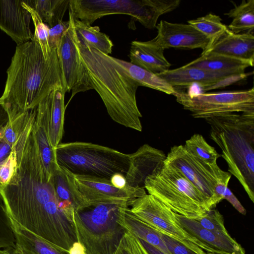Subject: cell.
<instances>
[{
  "label": "cell",
  "mask_w": 254,
  "mask_h": 254,
  "mask_svg": "<svg viewBox=\"0 0 254 254\" xmlns=\"http://www.w3.org/2000/svg\"><path fill=\"white\" fill-rule=\"evenodd\" d=\"M35 115L29 113L13 145L14 170L0 186L9 216L28 230L68 254L77 242L73 223L59 206L52 176L43 163L35 134Z\"/></svg>",
  "instance_id": "1"
},
{
  "label": "cell",
  "mask_w": 254,
  "mask_h": 254,
  "mask_svg": "<svg viewBox=\"0 0 254 254\" xmlns=\"http://www.w3.org/2000/svg\"><path fill=\"white\" fill-rule=\"evenodd\" d=\"M6 72L0 102L9 122L36 108L56 88L64 87L57 50H52L46 60L40 46L32 40L17 45Z\"/></svg>",
  "instance_id": "2"
},
{
  "label": "cell",
  "mask_w": 254,
  "mask_h": 254,
  "mask_svg": "<svg viewBox=\"0 0 254 254\" xmlns=\"http://www.w3.org/2000/svg\"><path fill=\"white\" fill-rule=\"evenodd\" d=\"M76 43L93 89L99 95L111 119L127 127L141 131L142 115L136 98L138 84L110 56L86 46L77 35Z\"/></svg>",
  "instance_id": "3"
},
{
  "label": "cell",
  "mask_w": 254,
  "mask_h": 254,
  "mask_svg": "<svg viewBox=\"0 0 254 254\" xmlns=\"http://www.w3.org/2000/svg\"><path fill=\"white\" fill-rule=\"evenodd\" d=\"M210 137L220 147L228 172L254 202V112L230 113L205 119Z\"/></svg>",
  "instance_id": "4"
},
{
  "label": "cell",
  "mask_w": 254,
  "mask_h": 254,
  "mask_svg": "<svg viewBox=\"0 0 254 254\" xmlns=\"http://www.w3.org/2000/svg\"><path fill=\"white\" fill-rule=\"evenodd\" d=\"M55 151L59 166L75 175L110 180L116 173L126 176L130 164V154L90 142L60 143Z\"/></svg>",
  "instance_id": "5"
},
{
  "label": "cell",
  "mask_w": 254,
  "mask_h": 254,
  "mask_svg": "<svg viewBox=\"0 0 254 254\" xmlns=\"http://www.w3.org/2000/svg\"><path fill=\"white\" fill-rule=\"evenodd\" d=\"M128 201L103 203L76 212L73 222L77 242L87 254H114L125 230L118 222L121 208Z\"/></svg>",
  "instance_id": "6"
},
{
  "label": "cell",
  "mask_w": 254,
  "mask_h": 254,
  "mask_svg": "<svg viewBox=\"0 0 254 254\" xmlns=\"http://www.w3.org/2000/svg\"><path fill=\"white\" fill-rule=\"evenodd\" d=\"M144 188L174 212L195 219L210 210L208 199L176 167L164 164L146 177Z\"/></svg>",
  "instance_id": "7"
},
{
  "label": "cell",
  "mask_w": 254,
  "mask_h": 254,
  "mask_svg": "<svg viewBox=\"0 0 254 254\" xmlns=\"http://www.w3.org/2000/svg\"><path fill=\"white\" fill-rule=\"evenodd\" d=\"M180 0H70L74 18L91 25L108 15L131 16L145 28L153 29L158 18L177 8Z\"/></svg>",
  "instance_id": "8"
},
{
  "label": "cell",
  "mask_w": 254,
  "mask_h": 254,
  "mask_svg": "<svg viewBox=\"0 0 254 254\" xmlns=\"http://www.w3.org/2000/svg\"><path fill=\"white\" fill-rule=\"evenodd\" d=\"M173 95L194 118L207 119L230 113L254 112V89L191 94L176 89Z\"/></svg>",
  "instance_id": "9"
},
{
  "label": "cell",
  "mask_w": 254,
  "mask_h": 254,
  "mask_svg": "<svg viewBox=\"0 0 254 254\" xmlns=\"http://www.w3.org/2000/svg\"><path fill=\"white\" fill-rule=\"evenodd\" d=\"M164 163L178 170L208 199L211 209L218 204L215 189L219 183H229L232 175L222 170L217 163L207 164L196 158L183 145L172 147Z\"/></svg>",
  "instance_id": "10"
},
{
  "label": "cell",
  "mask_w": 254,
  "mask_h": 254,
  "mask_svg": "<svg viewBox=\"0 0 254 254\" xmlns=\"http://www.w3.org/2000/svg\"><path fill=\"white\" fill-rule=\"evenodd\" d=\"M70 25L57 49L64 88L71 91L69 101L78 93L93 89L87 71L79 57L76 43L77 34L73 17L69 11Z\"/></svg>",
  "instance_id": "11"
},
{
  "label": "cell",
  "mask_w": 254,
  "mask_h": 254,
  "mask_svg": "<svg viewBox=\"0 0 254 254\" xmlns=\"http://www.w3.org/2000/svg\"><path fill=\"white\" fill-rule=\"evenodd\" d=\"M129 206L135 216L161 233L184 243L194 244L178 223L176 213L154 196L146 194L134 198L129 202Z\"/></svg>",
  "instance_id": "12"
},
{
  "label": "cell",
  "mask_w": 254,
  "mask_h": 254,
  "mask_svg": "<svg viewBox=\"0 0 254 254\" xmlns=\"http://www.w3.org/2000/svg\"><path fill=\"white\" fill-rule=\"evenodd\" d=\"M73 175V174H72ZM77 189L89 206L103 203L128 201L146 194L144 188L115 187L110 180L95 177L73 175Z\"/></svg>",
  "instance_id": "13"
},
{
  "label": "cell",
  "mask_w": 254,
  "mask_h": 254,
  "mask_svg": "<svg viewBox=\"0 0 254 254\" xmlns=\"http://www.w3.org/2000/svg\"><path fill=\"white\" fill-rule=\"evenodd\" d=\"M175 89L196 85L203 91L224 88L245 79L247 74H227L209 72L199 68L182 67L157 74Z\"/></svg>",
  "instance_id": "14"
},
{
  "label": "cell",
  "mask_w": 254,
  "mask_h": 254,
  "mask_svg": "<svg viewBox=\"0 0 254 254\" xmlns=\"http://www.w3.org/2000/svg\"><path fill=\"white\" fill-rule=\"evenodd\" d=\"M180 226L194 244L202 250L215 254H245L244 249L228 234L218 233L203 228L193 219L176 213Z\"/></svg>",
  "instance_id": "15"
},
{
  "label": "cell",
  "mask_w": 254,
  "mask_h": 254,
  "mask_svg": "<svg viewBox=\"0 0 254 254\" xmlns=\"http://www.w3.org/2000/svg\"><path fill=\"white\" fill-rule=\"evenodd\" d=\"M157 36L151 41L164 50L170 48L201 49L205 50L209 39L189 24L161 20L156 26Z\"/></svg>",
  "instance_id": "16"
},
{
  "label": "cell",
  "mask_w": 254,
  "mask_h": 254,
  "mask_svg": "<svg viewBox=\"0 0 254 254\" xmlns=\"http://www.w3.org/2000/svg\"><path fill=\"white\" fill-rule=\"evenodd\" d=\"M22 2L0 0V29L9 36L17 45L30 41L33 36L30 27L31 16Z\"/></svg>",
  "instance_id": "17"
},
{
  "label": "cell",
  "mask_w": 254,
  "mask_h": 254,
  "mask_svg": "<svg viewBox=\"0 0 254 254\" xmlns=\"http://www.w3.org/2000/svg\"><path fill=\"white\" fill-rule=\"evenodd\" d=\"M130 156V164L125 176L126 186L144 189L145 179L164 164L166 155L162 150L145 144Z\"/></svg>",
  "instance_id": "18"
},
{
  "label": "cell",
  "mask_w": 254,
  "mask_h": 254,
  "mask_svg": "<svg viewBox=\"0 0 254 254\" xmlns=\"http://www.w3.org/2000/svg\"><path fill=\"white\" fill-rule=\"evenodd\" d=\"M65 93L63 87L56 88L36 108L37 114L48 129L50 142L54 149L60 144L63 135Z\"/></svg>",
  "instance_id": "19"
},
{
  "label": "cell",
  "mask_w": 254,
  "mask_h": 254,
  "mask_svg": "<svg viewBox=\"0 0 254 254\" xmlns=\"http://www.w3.org/2000/svg\"><path fill=\"white\" fill-rule=\"evenodd\" d=\"M208 54H219L254 62V33L236 34L227 28L210 43L201 55Z\"/></svg>",
  "instance_id": "20"
},
{
  "label": "cell",
  "mask_w": 254,
  "mask_h": 254,
  "mask_svg": "<svg viewBox=\"0 0 254 254\" xmlns=\"http://www.w3.org/2000/svg\"><path fill=\"white\" fill-rule=\"evenodd\" d=\"M52 180L60 209L73 223L74 212L81 211L89 205L79 193L71 173L59 166Z\"/></svg>",
  "instance_id": "21"
},
{
  "label": "cell",
  "mask_w": 254,
  "mask_h": 254,
  "mask_svg": "<svg viewBox=\"0 0 254 254\" xmlns=\"http://www.w3.org/2000/svg\"><path fill=\"white\" fill-rule=\"evenodd\" d=\"M164 49L151 40L131 43L130 63L156 74L169 70L171 64L164 55Z\"/></svg>",
  "instance_id": "22"
},
{
  "label": "cell",
  "mask_w": 254,
  "mask_h": 254,
  "mask_svg": "<svg viewBox=\"0 0 254 254\" xmlns=\"http://www.w3.org/2000/svg\"><path fill=\"white\" fill-rule=\"evenodd\" d=\"M254 62L233 58L221 55L208 54L200 55L197 59L185 65L199 68L209 72L227 74H244Z\"/></svg>",
  "instance_id": "23"
},
{
  "label": "cell",
  "mask_w": 254,
  "mask_h": 254,
  "mask_svg": "<svg viewBox=\"0 0 254 254\" xmlns=\"http://www.w3.org/2000/svg\"><path fill=\"white\" fill-rule=\"evenodd\" d=\"M118 222L125 229L136 238L143 240L166 254H170L161 238L160 232L135 216L128 205L119 212Z\"/></svg>",
  "instance_id": "24"
},
{
  "label": "cell",
  "mask_w": 254,
  "mask_h": 254,
  "mask_svg": "<svg viewBox=\"0 0 254 254\" xmlns=\"http://www.w3.org/2000/svg\"><path fill=\"white\" fill-rule=\"evenodd\" d=\"M111 59L119 65L139 86H144L174 95L175 89L157 74L138 66L130 62L111 57Z\"/></svg>",
  "instance_id": "25"
},
{
  "label": "cell",
  "mask_w": 254,
  "mask_h": 254,
  "mask_svg": "<svg viewBox=\"0 0 254 254\" xmlns=\"http://www.w3.org/2000/svg\"><path fill=\"white\" fill-rule=\"evenodd\" d=\"M73 22L80 41L86 46L106 55H109L112 53L113 42L107 35L100 32L98 26H92L74 17Z\"/></svg>",
  "instance_id": "26"
},
{
  "label": "cell",
  "mask_w": 254,
  "mask_h": 254,
  "mask_svg": "<svg viewBox=\"0 0 254 254\" xmlns=\"http://www.w3.org/2000/svg\"><path fill=\"white\" fill-rule=\"evenodd\" d=\"M70 0H27L23 1L33 8L42 20L51 28L63 20Z\"/></svg>",
  "instance_id": "27"
},
{
  "label": "cell",
  "mask_w": 254,
  "mask_h": 254,
  "mask_svg": "<svg viewBox=\"0 0 254 254\" xmlns=\"http://www.w3.org/2000/svg\"><path fill=\"white\" fill-rule=\"evenodd\" d=\"M232 18L231 23L227 26L232 32L236 34L254 33V0H245L228 13H225Z\"/></svg>",
  "instance_id": "28"
},
{
  "label": "cell",
  "mask_w": 254,
  "mask_h": 254,
  "mask_svg": "<svg viewBox=\"0 0 254 254\" xmlns=\"http://www.w3.org/2000/svg\"><path fill=\"white\" fill-rule=\"evenodd\" d=\"M34 127L41 158L48 173L52 176L59 167L56 151L50 142L48 129L42 119L36 115Z\"/></svg>",
  "instance_id": "29"
},
{
  "label": "cell",
  "mask_w": 254,
  "mask_h": 254,
  "mask_svg": "<svg viewBox=\"0 0 254 254\" xmlns=\"http://www.w3.org/2000/svg\"><path fill=\"white\" fill-rule=\"evenodd\" d=\"M183 146L190 154L207 164L217 163V160L220 156L215 148L209 144L203 136L198 133L192 135L186 141Z\"/></svg>",
  "instance_id": "30"
},
{
  "label": "cell",
  "mask_w": 254,
  "mask_h": 254,
  "mask_svg": "<svg viewBox=\"0 0 254 254\" xmlns=\"http://www.w3.org/2000/svg\"><path fill=\"white\" fill-rule=\"evenodd\" d=\"M221 20L219 16L209 13L197 19L189 20L188 22L206 36L209 39L210 44L227 29V26L222 23Z\"/></svg>",
  "instance_id": "31"
},
{
  "label": "cell",
  "mask_w": 254,
  "mask_h": 254,
  "mask_svg": "<svg viewBox=\"0 0 254 254\" xmlns=\"http://www.w3.org/2000/svg\"><path fill=\"white\" fill-rule=\"evenodd\" d=\"M22 4L30 13L34 23V33L31 40L40 46L45 59L47 60L51 52L48 42L49 27L42 20L38 14L23 0Z\"/></svg>",
  "instance_id": "32"
},
{
  "label": "cell",
  "mask_w": 254,
  "mask_h": 254,
  "mask_svg": "<svg viewBox=\"0 0 254 254\" xmlns=\"http://www.w3.org/2000/svg\"><path fill=\"white\" fill-rule=\"evenodd\" d=\"M15 244L12 221L0 194V249L15 247Z\"/></svg>",
  "instance_id": "33"
},
{
  "label": "cell",
  "mask_w": 254,
  "mask_h": 254,
  "mask_svg": "<svg viewBox=\"0 0 254 254\" xmlns=\"http://www.w3.org/2000/svg\"><path fill=\"white\" fill-rule=\"evenodd\" d=\"M161 234L162 239L170 254H206L192 243H186Z\"/></svg>",
  "instance_id": "34"
},
{
  "label": "cell",
  "mask_w": 254,
  "mask_h": 254,
  "mask_svg": "<svg viewBox=\"0 0 254 254\" xmlns=\"http://www.w3.org/2000/svg\"><path fill=\"white\" fill-rule=\"evenodd\" d=\"M194 220L206 229L218 233L229 234L224 226L222 215L215 209H211Z\"/></svg>",
  "instance_id": "35"
},
{
  "label": "cell",
  "mask_w": 254,
  "mask_h": 254,
  "mask_svg": "<svg viewBox=\"0 0 254 254\" xmlns=\"http://www.w3.org/2000/svg\"><path fill=\"white\" fill-rule=\"evenodd\" d=\"M114 254H143L137 238L125 230Z\"/></svg>",
  "instance_id": "36"
},
{
  "label": "cell",
  "mask_w": 254,
  "mask_h": 254,
  "mask_svg": "<svg viewBox=\"0 0 254 254\" xmlns=\"http://www.w3.org/2000/svg\"><path fill=\"white\" fill-rule=\"evenodd\" d=\"M70 20L61 21L54 26L49 28L48 42L51 50L57 49L63 35L68 28Z\"/></svg>",
  "instance_id": "37"
},
{
  "label": "cell",
  "mask_w": 254,
  "mask_h": 254,
  "mask_svg": "<svg viewBox=\"0 0 254 254\" xmlns=\"http://www.w3.org/2000/svg\"><path fill=\"white\" fill-rule=\"evenodd\" d=\"M15 152L12 150L7 158L0 165V186L5 184L13 171L15 164Z\"/></svg>",
  "instance_id": "38"
},
{
  "label": "cell",
  "mask_w": 254,
  "mask_h": 254,
  "mask_svg": "<svg viewBox=\"0 0 254 254\" xmlns=\"http://www.w3.org/2000/svg\"><path fill=\"white\" fill-rule=\"evenodd\" d=\"M224 199H226L239 212L243 215L246 214V210L228 187L225 191Z\"/></svg>",
  "instance_id": "39"
},
{
  "label": "cell",
  "mask_w": 254,
  "mask_h": 254,
  "mask_svg": "<svg viewBox=\"0 0 254 254\" xmlns=\"http://www.w3.org/2000/svg\"><path fill=\"white\" fill-rule=\"evenodd\" d=\"M137 239L143 254H166L143 240L139 238Z\"/></svg>",
  "instance_id": "40"
},
{
  "label": "cell",
  "mask_w": 254,
  "mask_h": 254,
  "mask_svg": "<svg viewBox=\"0 0 254 254\" xmlns=\"http://www.w3.org/2000/svg\"><path fill=\"white\" fill-rule=\"evenodd\" d=\"M12 148V146L0 138V165L7 158Z\"/></svg>",
  "instance_id": "41"
},
{
  "label": "cell",
  "mask_w": 254,
  "mask_h": 254,
  "mask_svg": "<svg viewBox=\"0 0 254 254\" xmlns=\"http://www.w3.org/2000/svg\"><path fill=\"white\" fill-rule=\"evenodd\" d=\"M111 184L118 189H124L126 187L127 182L125 176L121 173L114 174L110 179Z\"/></svg>",
  "instance_id": "42"
},
{
  "label": "cell",
  "mask_w": 254,
  "mask_h": 254,
  "mask_svg": "<svg viewBox=\"0 0 254 254\" xmlns=\"http://www.w3.org/2000/svg\"><path fill=\"white\" fill-rule=\"evenodd\" d=\"M9 117L2 104L0 102V130L9 122Z\"/></svg>",
  "instance_id": "43"
},
{
  "label": "cell",
  "mask_w": 254,
  "mask_h": 254,
  "mask_svg": "<svg viewBox=\"0 0 254 254\" xmlns=\"http://www.w3.org/2000/svg\"><path fill=\"white\" fill-rule=\"evenodd\" d=\"M68 254H87V253L84 246L79 242H76L70 248Z\"/></svg>",
  "instance_id": "44"
},
{
  "label": "cell",
  "mask_w": 254,
  "mask_h": 254,
  "mask_svg": "<svg viewBox=\"0 0 254 254\" xmlns=\"http://www.w3.org/2000/svg\"><path fill=\"white\" fill-rule=\"evenodd\" d=\"M0 254H16L15 247H8L0 249Z\"/></svg>",
  "instance_id": "45"
},
{
  "label": "cell",
  "mask_w": 254,
  "mask_h": 254,
  "mask_svg": "<svg viewBox=\"0 0 254 254\" xmlns=\"http://www.w3.org/2000/svg\"><path fill=\"white\" fill-rule=\"evenodd\" d=\"M206 254H212V253H207Z\"/></svg>",
  "instance_id": "46"
},
{
  "label": "cell",
  "mask_w": 254,
  "mask_h": 254,
  "mask_svg": "<svg viewBox=\"0 0 254 254\" xmlns=\"http://www.w3.org/2000/svg\"><path fill=\"white\" fill-rule=\"evenodd\" d=\"M17 254H18V253Z\"/></svg>",
  "instance_id": "47"
}]
</instances>
